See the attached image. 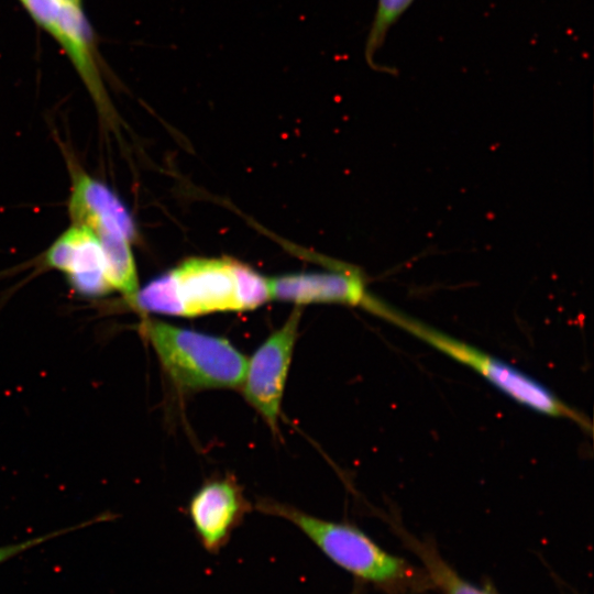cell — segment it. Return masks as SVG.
I'll list each match as a JSON object with an SVG mask.
<instances>
[{
	"label": "cell",
	"instance_id": "1",
	"mask_svg": "<svg viewBox=\"0 0 594 594\" xmlns=\"http://www.w3.org/2000/svg\"><path fill=\"white\" fill-rule=\"evenodd\" d=\"M140 332L179 391L241 386L248 361L227 339L152 319L142 320Z\"/></svg>",
	"mask_w": 594,
	"mask_h": 594
},
{
	"label": "cell",
	"instance_id": "2",
	"mask_svg": "<svg viewBox=\"0 0 594 594\" xmlns=\"http://www.w3.org/2000/svg\"><path fill=\"white\" fill-rule=\"evenodd\" d=\"M381 317L447 356L470 367L515 402L537 413L572 420L592 431L591 421L551 391L506 362L386 305Z\"/></svg>",
	"mask_w": 594,
	"mask_h": 594
},
{
	"label": "cell",
	"instance_id": "3",
	"mask_svg": "<svg viewBox=\"0 0 594 594\" xmlns=\"http://www.w3.org/2000/svg\"><path fill=\"white\" fill-rule=\"evenodd\" d=\"M179 316L251 310L271 299L267 278L229 258H188L169 271Z\"/></svg>",
	"mask_w": 594,
	"mask_h": 594
},
{
	"label": "cell",
	"instance_id": "4",
	"mask_svg": "<svg viewBox=\"0 0 594 594\" xmlns=\"http://www.w3.org/2000/svg\"><path fill=\"white\" fill-rule=\"evenodd\" d=\"M257 509L294 524L327 558L361 580L392 584L408 575L402 559L384 551L350 524L328 521L268 499L261 501Z\"/></svg>",
	"mask_w": 594,
	"mask_h": 594
},
{
	"label": "cell",
	"instance_id": "5",
	"mask_svg": "<svg viewBox=\"0 0 594 594\" xmlns=\"http://www.w3.org/2000/svg\"><path fill=\"white\" fill-rule=\"evenodd\" d=\"M33 20L64 48L105 119L109 101L96 61L94 37L81 6L66 0H20Z\"/></svg>",
	"mask_w": 594,
	"mask_h": 594
},
{
	"label": "cell",
	"instance_id": "6",
	"mask_svg": "<svg viewBox=\"0 0 594 594\" xmlns=\"http://www.w3.org/2000/svg\"><path fill=\"white\" fill-rule=\"evenodd\" d=\"M300 316L301 310L296 307L284 324L256 349L246 362L241 384L245 399L262 416L273 432L278 430L280 404Z\"/></svg>",
	"mask_w": 594,
	"mask_h": 594
},
{
	"label": "cell",
	"instance_id": "7",
	"mask_svg": "<svg viewBox=\"0 0 594 594\" xmlns=\"http://www.w3.org/2000/svg\"><path fill=\"white\" fill-rule=\"evenodd\" d=\"M46 264L64 273L74 290L85 297H101L111 288L101 244L88 228L73 224L48 248Z\"/></svg>",
	"mask_w": 594,
	"mask_h": 594
},
{
	"label": "cell",
	"instance_id": "8",
	"mask_svg": "<svg viewBox=\"0 0 594 594\" xmlns=\"http://www.w3.org/2000/svg\"><path fill=\"white\" fill-rule=\"evenodd\" d=\"M271 299L309 302H337L361 306L374 312L380 300L366 290L365 282L356 272L301 273L267 279Z\"/></svg>",
	"mask_w": 594,
	"mask_h": 594
},
{
	"label": "cell",
	"instance_id": "9",
	"mask_svg": "<svg viewBox=\"0 0 594 594\" xmlns=\"http://www.w3.org/2000/svg\"><path fill=\"white\" fill-rule=\"evenodd\" d=\"M250 506L232 479L205 484L189 504V516L202 547L218 553Z\"/></svg>",
	"mask_w": 594,
	"mask_h": 594
},
{
	"label": "cell",
	"instance_id": "10",
	"mask_svg": "<svg viewBox=\"0 0 594 594\" xmlns=\"http://www.w3.org/2000/svg\"><path fill=\"white\" fill-rule=\"evenodd\" d=\"M68 212L73 224L84 226L95 234L118 232L131 242L136 229L127 207L103 183L78 167H72Z\"/></svg>",
	"mask_w": 594,
	"mask_h": 594
},
{
	"label": "cell",
	"instance_id": "11",
	"mask_svg": "<svg viewBox=\"0 0 594 594\" xmlns=\"http://www.w3.org/2000/svg\"><path fill=\"white\" fill-rule=\"evenodd\" d=\"M413 547L427 568L430 580L443 594H493L463 580L433 549L421 543Z\"/></svg>",
	"mask_w": 594,
	"mask_h": 594
},
{
	"label": "cell",
	"instance_id": "12",
	"mask_svg": "<svg viewBox=\"0 0 594 594\" xmlns=\"http://www.w3.org/2000/svg\"><path fill=\"white\" fill-rule=\"evenodd\" d=\"M414 0H378L373 24L369 32L365 56L369 64L384 43L389 28Z\"/></svg>",
	"mask_w": 594,
	"mask_h": 594
},
{
	"label": "cell",
	"instance_id": "13",
	"mask_svg": "<svg viewBox=\"0 0 594 594\" xmlns=\"http://www.w3.org/2000/svg\"><path fill=\"white\" fill-rule=\"evenodd\" d=\"M99 520H100L99 517L92 518V519H90L88 521L80 522V524H78L76 526H72V527L59 529V530H55V531H52L50 534H46V535H43V536H40V537H36V538L25 540L23 542L0 547V563H2L4 561H7L8 559L19 554L20 552H23V551H25V550H28L30 548L36 547V546H38V544H41V543H43V542H45V541H47L50 539H53L55 537L68 534V532L74 531L76 529H80V528L94 525L96 522H99Z\"/></svg>",
	"mask_w": 594,
	"mask_h": 594
},
{
	"label": "cell",
	"instance_id": "14",
	"mask_svg": "<svg viewBox=\"0 0 594 594\" xmlns=\"http://www.w3.org/2000/svg\"><path fill=\"white\" fill-rule=\"evenodd\" d=\"M66 1L81 6V0H66Z\"/></svg>",
	"mask_w": 594,
	"mask_h": 594
}]
</instances>
